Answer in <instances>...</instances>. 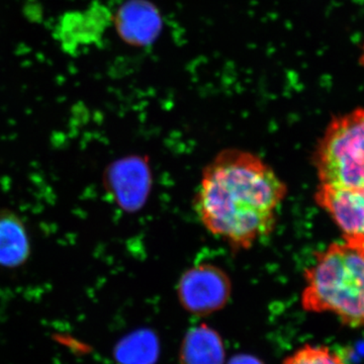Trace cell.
Here are the masks:
<instances>
[{"mask_svg": "<svg viewBox=\"0 0 364 364\" xmlns=\"http://www.w3.org/2000/svg\"><path fill=\"white\" fill-rule=\"evenodd\" d=\"M228 364H263L259 359L251 355H237Z\"/></svg>", "mask_w": 364, "mask_h": 364, "instance_id": "12", "label": "cell"}, {"mask_svg": "<svg viewBox=\"0 0 364 364\" xmlns=\"http://www.w3.org/2000/svg\"><path fill=\"white\" fill-rule=\"evenodd\" d=\"M345 241L358 246V248H360L361 250L364 251V238H345Z\"/></svg>", "mask_w": 364, "mask_h": 364, "instance_id": "13", "label": "cell"}, {"mask_svg": "<svg viewBox=\"0 0 364 364\" xmlns=\"http://www.w3.org/2000/svg\"><path fill=\"white\" fill-rule=\"evenodd\" d=\"M316 202L343 231L345 238H364V188L348 189L320 184Z\"/></svg>", "mask_w": 364, "mask_h": 364, "instance_id": "5", "label": "cell"}, {"mask_svg": "<svg viewBox=\"0 0 364 364\" xmlns=\"http://www.w3.org/2000/svg\"><path fill=\"white\" fill-rule=\"evenodd\" d=\"M287 196L286 182L269 163L228 148L203 169L193 203L208 233L232 250L245 251L273 233Z\"/></svg>", "mask_w": 364, "mask_h": 364, "instance_id": "1", "label": "cell"}, {"mask_svg": "<svg viewBox=\"0 0 364 364\" xmlns=\"http://www.w3.org/2000/svg\"><path fill=\"white\" fill-rule=\"evenodd\" d=\"M232 282L223 268L213 263H200L183 272L177 287L179 303L188 313L207 316L227 305Z\"/></svg>", "mask_w": 364, "mask_h": 364, "instance_id": "4", "label": "cell"}, {"mask_svg": "<svg viewBox=\"0 0 364 364\" xmlns=\"http://www.w3.org/2000/svg\"><path fill=\"white\" fill-rule=\"evenodd\" d=\"M181 364H224L225 347L219 333L202 324L189 330L179 352Z\"/></svg>", "mask_w": 364, "mask_h": 364, "instance_id": "9", "label": "cell"}, {"mask_svg": "<svg viewBox=\"0 0 364 364\" xmlns=\"http://www.w3.org/2000/svg\"><path fill=\"white\" fill-rule=\"evenodd\" d=\"M32 253L30 236L23 219L14 210H0V267H20Z\"/></svg>", "mask_w": 364, "mask_h": 364, "instance_id": "8", "label": "cell"}, {"mask_svg": "<svg viewBox=\"0 0 364 364\" xmlns=\"http://www.w3.org/2000/svg\"><path fill=\"white\" fill-rule=\"evenodd\" d=\"M282 364H347L338 354L325 346L306 345L284 359Z\"/></svg>", "mask_w": 364, "mask_h": 364, "instance_id": "11", "label": "cell"}, {"mask_svg": "<svg viewBox=\"0 0 364 364\" xmlns=\"http://www.w3.org/2000/svg\"><path fill=\"white\" fill-rule=\"evenodd\" d=\"M301 306L308 312L331 313L364 330V251L345 241L317 254L306 270Z\"/></svg>", "mask_w": 364, "mask_h": 364, "instance_id": "2", "label": "cell"}, {"mask_svg": "<svg viewBox=\"0 0 364 364\" xmlns=\"http://www.w3.org/2000/svg\"><path fill=\"white\" fill-rule=\"evenodd\" d=\"M157 355V339L149 332L139 333L121 349V358L130 364H152Z\"/></svg>", "mask_w": 364, "mask_h": 364, "instance_id": "10", "label": "cell"}, {"mask_svg": "<svg viewBox=\"0 0 364 364\" xmlns=\"http://www.w3.org/2000/svg\"><path fill=\"white\" fill-rule=\"evenodd\" d=\"M117 35L127 44L146 47L153 44L162 31L159 11L149 0H128L114 16Z\"/></svg>", "mask_w": 364, "mask_h": 364, "instance_id": "6", "label": "cell"}, {"mask_svg": "<svg viewBox=\"0 0 364 364\" xmlns=\"http://www.w3.org/2000/svg\"><path fill=\"white\" fill-rule=\"evenodd\" d=\"M320 184L364 188V109L333 119L316 148Z\"/></svg>", "mask_w": 364, "mask_h": 364, "instance_id": "3", "label": "cell"}, {"mask_svg": "<svg viewBox=\"0 0 364 364\" xmlns=\"http://www.w3.org/2000/svg\"><path fill=\"white\" fill-rule=\"evenodd\" d=\"M105 188L124 210H135L142 205L148 188L147 168L139 157H127L105 169Z\"/></svg>", "mask_w": 364, "mask_h": 364, "instance_id": "7", "label": "cell"}]
</instances>
